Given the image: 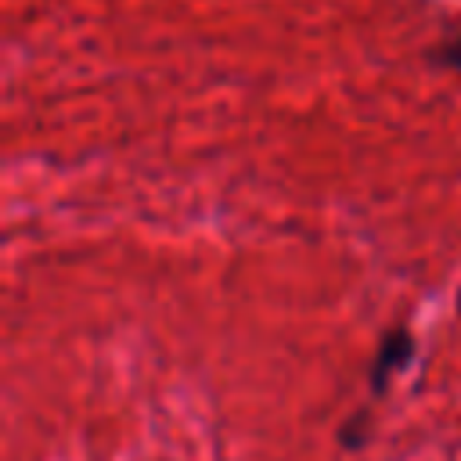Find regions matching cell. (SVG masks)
<instances>
[{"label":"cell","instance_id":"2","mask_svg":"<svg viewBox=\"0 0 461 461\" xmlns=\"http://www.w3.org/2000/svg\"><path fill=\"white\" fill-rule=\"evenodd\" d=\"M367 439H371V414H367V407H360V411H353V418L342 421L339 447L342 450H360V447H367Z\"/></svg>","mask_w":461,"mask_h":461},{"label":"cell","instance_id":"3","mask_svg":"<svg viewBox=\"0 0 461 461\" xmlns=\"http://www.w3.org/2000/svg\"><path fill=\"white\" fill-rule=\"evenodd\" d=\"M436 61H439V65H447V68H454V72H461V36H454V40L439 43Z\"/></svg>","mask_w":461,"mask_h":461},{"label":"cell","instance_id":"1","mask_svg":"<svg viewBox=\"0 0 461 461\" xmlns=\"http://www.w3.org/2000/svg\"><path fill=\"white\" fill-rule=\"evenodd\" d=\"M414 360V331L407 324H393L382 339L378 349L371 357V371H367V389L371 396H382L393 382V375H400L407 364Z\"/></svg>","mask_w":461,"mask_h":461}]
</instances>
